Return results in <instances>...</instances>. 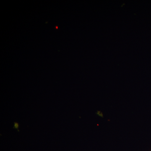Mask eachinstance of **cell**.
I'll list each match as a JSON object with an SVG mask.
<instances>
[{
	"label": "cell",
	"instance_id": "1",
	"mask_svg": "<svg viewBox=\"0 0 151 151\" xmlns=\"http://www.w3.org/2000/svg\"><path fill=\"white\" fill-rule=\"evenodd\" d=\"M19 124L17 122H14V123L13 128L17 130L18 132H19Z\"/></svg>",
	"mask_w": 151,
	"mask_h": 151
}]
</instances>
